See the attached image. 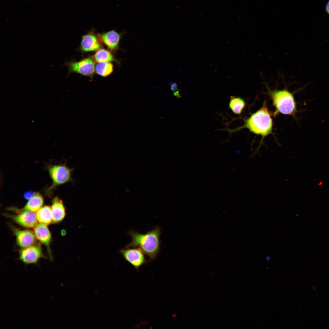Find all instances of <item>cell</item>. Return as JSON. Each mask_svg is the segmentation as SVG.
<instances>
[{
    "label": "cell",
    "mask_w": 329,
    "mask_h": 329,
    "mask_svg": "<svg viewBox=\"0 0 329 329\" xmlns=\"http://www.w3.org/2000/svg\"><path fill=\"white\" fill-rule=\"evenodd\" d=\"M100 47V44L94 34H88L83 37L81 43V48L82 51L85 52L94 51Z\"/></svg>",
    "instance_id": "cell-14"
},
{
    "label": "cell",
    "mask_w": 329,
    "mask_h": 329,
    "mask_svg": "<svg viewBox=\"0 0 329 329\" xmlns=\"http://www.w3.org/2000/svg\"><path fill=\"white\" fill-rule=\"evenodd\" d=\"M42 256L40 246L33 245L21 250L20 253L19 258L25 264H35Z\"/></svg>",
    "instance_id": "cell-8"
},
{
    "label": "cell",
    "mask_w": 329,
    "mask_h": 329,
    "mask_svg": "<svg viewBox=\"0 0 329 329\" xmlns=\"http://www.w3.org/2000/svg\"><path fill=\"white\" fill-rule=\"evenodd\" d=\"M271 114L264 102L262 107L245 120L243 126L251 132L263 137L272 133L273 122Z\"/></svg>",
    "instance_id": "cell-2"
},
{
    "label": "cell",
    "mask_w": 329,
    "mask_h": 329,
    "mask_svg": "<svg viewBox=\"0 0 329 329\" xmlns=\"http://www.w3.org/2000/svg\"><path fill=\"white\" fill-rule=\"evenodd\" d=\"M119 252L125 260L137 270L147 262L144 253L140 247L130 249L126 246L125 248L120 249Z\"/></svg>",
    "instance_id": "cell-5"
},
{
    "label": "cell",
    "mask_w": 329,
    "mask_h": 329,
    "mask_svg": "<svg viewBox=\"0 0 329 329\" xmlns=\"http://www.w3.org/2000/svg\"><path fill=\"white\" fill-rule=\"evenodd\" d=\"M36 214L40 223L48 225L53 222L51 208L49 206H45L41 207L37 211Z\"/></svg>",
    "instance_id": "cell-15"
},
{
    "label": "cell",
    "mask_w": 329,
    "mask_h": 329,
    "mask_svg": "<svg viewBox=\"0 0 329 329\" xmlns=\"http://www.w3.org/2000/svg\"><path fill=\"white\" fill-rule=\"evenodd\" d=\"M161 227H157L144 234L130 231L129 234L132 238L131 242L126 246L140 248L150 260L154 259L160 249V237Z\"/></svg>",
    "instance_id": "cell-1"
},
{
    "label": "cell",
    "mask_w": 329,
    "mask_h": 329,
    "mask_svg": "<svg viewBox=\"0 0 329 329\" xmlns=\"http://www.w3.org/2000/svg\"><path fill=\"white\" fill-rule=\"evenodd\" d=\"M34 231L37 238L47 247L50 258H51L49 247L51 236L47 225L41 223L37 224L34 227Z\"/></svg>",
    "instance_id": "cell-11"
},
{
    "label": "cell",
    "mask_w": 329,
    "mask_h": 329,
    "mask_svg": "<svg viewBox=\"0 0 329 329\" xmlns=\"http://www.w3.org/2000/svg\"><path fill=\"white\" fill-rule=\"evenodd\" d=\"M18 245L21 247L26 248L34 245L36 241V237L34 232L27 230H20L13 229Z\"/></svg>",
    "instance_id": "cell-9"
},
{
    "label": "cell",
    "mask_w": 329,
    "mask_h": 329,
    "mask_svg": "<svg viewBox=\"0 0 329 329\" xmlns=\"http://www.w3.org/2000/svg\"><path fill=\"white\" fill-rule=\"evenodd\" d=\"M174 94L178 97H180V95L179 93V92L178 91H175L174 93Z\"/></svg>",
    "instance_id": "cell-22"
},
{
    "label": "cell",
    "mask_w": 329,
    "mask_h": 329,
    "mask_svg": "<svg viewBox=\"0 0 329 329\" xmlns=\"http://www.w3.org/2000/svg\"><path fill=\"white\" fill-rule=\"evenodd\" d=\"M268 94L275 108L274 116L281 113L295 117L298 111L293 93L286 89L271 90L267 87Z\"/></svg>",
    "instance_id": "cell-3"
},
{
    "label": "cell",
    "mask_w": 329,
    "mask_h": 329,
    "mask_svg": "<svg viewBox=\"0 0 329 329\" xmlns=\"http://www.w3.org/2000/svg\"><path fill=\"white\" fill-rule=\"evenodd\" d=\"M246 105L244 100L241 97L231 96L229 103V107L235 114L240 115Z\"/></svg>",
    "instance_id": "cell-16"
},
{
    "label": "cell",
    "mask_w": 329,
    "mask_h": 329,
    "mask_svg": "<svg viewBox=\"0 0 329 329\" xmlns=\"http://www.w3.org/2000/svg\"><path fill=\"white\" fill-rule=\"evenodd\" d=\"M64 65L68 68L69 73L76 72L85 76H90L94 71L95 64L93 60L87 58L78 62H69Z\"/></svg>",
    "instance_id": "cell-6"
},
{
    "label": "cell",
    "mask_w": 329,
    "mask_h": 329,
    "mask_svg": "<svg viewBox=\"0 0 329 329\" xmlns=\"http://www.w3.org/2000/svg\"><path fill=\"white\" fill-rule=\"evenodd\" d=\"M121 34L114 30L104 33L100 35L102 42L110 50L117 49L119 47Z\"/></svg>",
    "instance_id": "cell-13"
},
{
    "label": "cell",
    "mask_w": 329,
    "mask_h": 329,
    "mask_svg": "<svg viewBox=\"0 0 329 329\" xmlns=\"http://www.w3.org/2000/svg\"><path fill=\"white\" fill-rule=\"evenodd\" d=\"M94 58L95 61L98 62H109L114 60L111 53L103 49H100L95 53Z\"/></svg>",
    "instance_id": "cell-18"
},
{
    "label": "cell",
    "mask_w": 329,
    "mask_h": 329,
    "mask_svg": "<svg viewBox=\"0 0 329 329\" xmlns=\"http://www.w3.org/2000/svg\"><path fill=\"white\" fill-rule=\"evenodd\" d=\"M48 170L52 181V184L45 190L46 194L51 196L56 187L69 181H72L71 173L73 171L65 164L49 165Z\"/></svg>",
    "instance_id": "cell-4"
},
{
    "label": "cell",
    "mask_w": 329,
    "mask_h": 329,
    "mask_svg": "<svg viewBox=\"0 0 329 329\" xmlns=\"http://www.w3.org/2000/svg\"><path fill=\"white\" fill-rule=\"evenodd\" d=\"M35 193L34 192L29 191L24 193L23 196L26 200H29L34 196Z\"/></svg>",
    "instance_id": "cell-19"
},
{
    "label": "cell",
    "mask_w": 329,
    "mask_h": 329,
    "mask_svg": "<svg viewBox=\"0 0 329 329\" xmlns=\"http://www.w3.org/2000/svg\"><path fill=\"white\" fill-rule=\"evenodd\" d=\"M325 11L329 15V1L327 2L325 7Z\"/></svg>",
    "instance_id": "cell-21"
},
{
    "label": "cell",
    "mask_w": 329,
    "mask_h": 329,
    "mask_svg": "<svg viewBox=\"0 0 329 329\" xmlns=\"http://www.w3.org/2000/svg\"><path fill=\"white\" fill-rule=\"evenodd\" d=\"M170 88L171 90L173 92H175L178 90L177 85L175 82L172 83L170 85Z\"/></svg>",
    "instance_id": "cell-20"
},
{
    "label": "cell",
    "mask_w": 329,
    "mask_h": 329,
    "mask_svg": "<svg viewBox=\"0 0 329 329\" xmlns=\"http://www.w3.org/2000/svg\"><path fill=\"white\" fill-rule=\"evenodd\" d=\"M5 214L6 217L25 227L31 228L34 227L38 224V221L36 214L34 212L24 211L16 215Z\"/></svg>",
    "instance_id": "cell-7"
},
{
    "label": "cell",
    "mask_w": 329,
    "mask_h": 329,
    "mask_svg": "<svg viewBox=\"0 0 329 329\" xmlns=\"http://www.w3.org/2000/svg\"><path fill=\"white\" fill-rule=\"evenodd\" d=\"M113 70V65L109 62H98L95 67L96 73L103 77L109 75Z\"/></svg>",
    "instance_id": "cell-17"
},
{
    "label": "cell",
    "mask_w": 329,
    "mask_h": 329,
    "mask_svg": "<svg viewBox=\"0 0 329 329\" xmlns=\"http://www.w3.org/2000/svg\"><path fill=\"white\" fill-rule=\"evenodd\" d=\"M51 208L53 222L58 223L62 221L66 215L65 209L62 200L57 196L55 197L52 200Z\"/></svg>",
    "instance_id": "cell-12"
},
{
    "label": "cell",
    "mask_w": 329,
    "mask_h": 329,
    "mask_svg": "<svg viewBox=\"0 0 329 329\" xmlns=\"http://www.w3.org/2000/svg\"><path fill=\"white\" fill-rule=\"evenodd\" d=\"M44 203V198L41 194L35 193L34 196L28 201L25 206L22 208L19 209L16 207H10L7 208L8 210L15 212L17 213L21 212L30 211L33 212L37 211L42 206Z\"/></svg>",
    "instance_id": "cell-10"
}]
</instances>
